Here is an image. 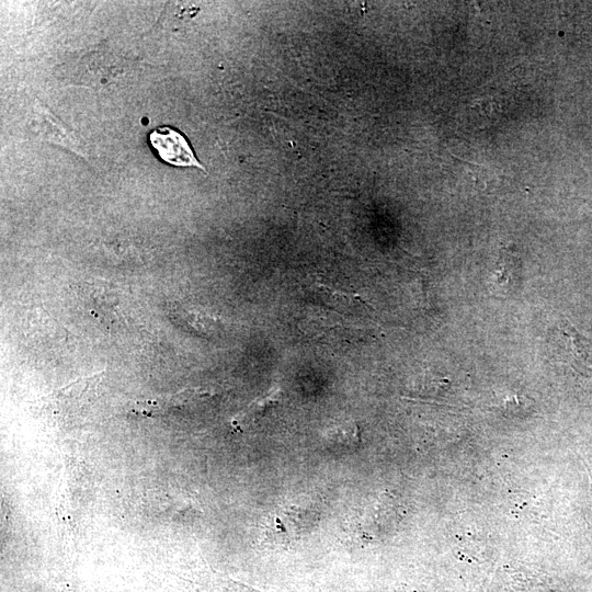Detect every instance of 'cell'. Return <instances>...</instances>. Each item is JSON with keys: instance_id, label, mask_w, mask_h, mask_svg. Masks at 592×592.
I'll use <instances>...</instances> for the list:
<instances>
[{"instance_id": "1", "label": "cell", "mask_w": 592, "mask_h": 592, "mask_svg": "<svg viewBox=\"0 0 592 592\" xmlns=\"http://www.w3.org/2000/svg\"><path fill=\"white\" fill-rule=\"evenodd\" d=\"M547 342L554 358L577 369L581 366L592 367V343L567 320L559 322L548 332Z\"/></svg>"}, {"instance_id": "2", "label": "cell", "mask_w": 592, "mask_h": 592, "mask_svg": "<svg viewBox=\"0 0 592 592\" xmlns=\"http://www.w3.org/2000/svg\"><path fill=\"white\" fill-rule=\"evenodd\" d=\"M312 525L310 512L298 505H287L267 517L265 537L270 544H289L304 537Z\"/></svg>"}, {"instance_id": "3", "label": "cell", "mask_w": 592, "mask_h": 592, "mask_svg": "<svg viewBox=\"0 0 592 592\" xmlns=\"http://www.w3.org/2000/svg\"><path fill=\"white\" fill-rule=\"evenodd\" d=\"M149 140L163 161L178 167H196L204 170L189 143L178 130L168 126L158 127L150 133Z\"/></svg>"}, {"instance_id": "4", "label": "cell", "mask_w": 592, "mask_h": 592, "mask_svg": "<svg viewBox=\"0 0 592 592\" xmlns=\"http://www.w3.org/2000/svg\"><path fill=\"white\" fill-rule=\"evenodd\" d=\"M209 392L201 388H190L177 394L163 396L152 400L138 402V412L145 415H158L175 407H181L203 397H208Z\"/></svg>"}, {"instance_id": "5", "label": "cell", "mask_w": 592, "mask_h": 592, "mask_svg": "<svg viewBox=\"0 0 592 592\" xmlns=\"http://www.w3.org/2000/svg\"><path fill=\"white\" fill-rule=\"evenodd\" d=\"M281 392V388L276 386L273 387L267 395L254 399L232 418V426L239 430L250 426L280 401Z\"/></svg>"}, {"instance_id": "6", "label": "cell", "mask_w": 592, "mask_h": 592, "mask_svg": "<svg viewBox=\"0 0 592 592\" xmlns=\"http://www.w3.org/2000/svg\"><path fill=\"white\" fill-rule=\"evenodd\" d=\"M325 439L331 445L355 447L360 442L358 426L351 421L339 423L326 431Z\"/></svg>"}]
</instances>
